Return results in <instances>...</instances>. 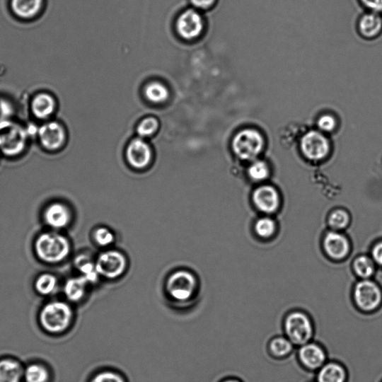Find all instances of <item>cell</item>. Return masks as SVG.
<instances>
[{
	"instance_id": "d6a6232c",
	"label": "cell",
	"mask_w": 382,
	"mask_h": 382,
	"mask_svg": "<svg viewBox=\"0 0 382 382\" xmlns=\"http://www.w3.org/2000/svg\"><path fill=\"white\" fill-rule=\"evenodd\" d=\"M349 222L348 214L342 210L334 212L330 217V224L334 229H342L347 226Z\"/></svg>"
},
{
	"instance_id": "f546056e",
	"label": "cell",
	"mask_w": 382,
	"mask_h": 382,
	"mask_svg": "<svg viewBox=\"0 0 382 382\" xmlns=\"http://www.w3.org/2000/svg\"><path fill=\"white\" fill-rule=\"evenodd\" d=\"M257 234L262 238H270L276 231L275 222L270 218L265 217L257 221L255 224Z\"/></svg>"
},
{
	"instance_id": "ac0fdd59",
	"label": "cell",
	"mask_w": 382,
	"mask_h": 382,
	"mask_svg": "<svg viewBox=\"0 0 382 382\" xmlns=\"http://www.w3.org/2000/svg\"><path fill=\"white\" fill-rule=\"evenodd\" d=\"M347 374L345 368L337 362L325 363L320 368L318 375V382H346Z\"/></svg>"
},
{
	"instance_id": "cb8c5ba5",
	"label": "cell",
	"mask_w": 382,
	"mask_h": 382,
	"mask_svg": "<svg viewBox=\"0 0 382 382\" xmlns=\"http://www.w3.org/2000/svg\"><path fill=\"white\" fill-rule=\"evenodd\" d=\"M145 96L150 102L160 104L168 100L169 91L166 86L154 81V83H150L146 86Z\"/></svg>"
},
{
	"instance_id": "8992f818",
	"label": "cell",
	"mask_w": 382,
	"mask_h": 382,
	"mask_svg": "<svg viewBox=\"0 0 382 382\" xmlns=\"http://www.w3.org/2000/svg\"><path fill=\"white\" fill-rule=\"evenodd\" d=\"M166 288L171 298L176 301L185 302L193 296L197 289V280L190 272L177 271L168 279Z\"/></svg>"
},
{
	"instance_id": "9c48e42d",
	"label": "cell",
	"mask_w": 382,
	"mask_h": 382,
	"mask_svg": "<svg viewBox=\"0 0 382 382\" xmlns=\"http://www.w3.org/2000/svg\"><path fill=\"white\" fill-rule=\"evenodd\" d=\"M127 265L126 257L117 251L102 253L96 262L99 275L109 279L120 277L125 272Z\"/></svg>"
},
{
	"instance_id": "836d02e7",
	"label": "cell",
	"mask_w": 382,
	"mask_h": 382,
	"mask_svg": "<svg viewBox=\"0 0 382 382\" xmlns=\"http://www.w3.org/2000/svg\"><path fill=\"white\" fill-rule=\"evenodd\" d=\"M317 125L319 131L321 132L330 133L336 129L337 122L336 118L333 115L325 114L321 115L318 118Z\"/></svg>"
},
{
	"instance_id": "8fae6325",
	"label": "cell",
	"mask_w": 382,
	"mask_h": 382,
	"mask_svg": "<svg viewBox=\"0 0 382 382\" xmlns=\"http://www.w3.org/2000/svg\"><path fill=\"white\" fill-rule=\"evenodd\" d=\"M152 150L141 139L132 140L127 149V158L129 165L135 169L146 168L152 161Z\"/></svg>"
},
{
	"instance_id": "4dcf8cb0",
	"label": "cell",
	"mask_w": 382,
	"mask_h": 382,
	"mask_svg": "<svg viewBox=\"0 0 382 382\" xmlns=\"http://www.w3.org/2000/svg\"><path fill=\"white\" fill-rule=\"evenodd\" d=\"M158 128V122L154 117L144 119L138 127V133L142 138L153 135Z\"/></svg>"
},
{
	"instance_id": "d6986e66",
	"label": "cell",
	"mask_w": 382,
	"mask_h": 382,
	"mask_svg": "<svg viewBox=\"0 0 382 382\" xmlns=\"http://www.w3.org/2000/svg\"><path fill=\"white\" fill-rule=\"evenodd\" d=\"M56 108V103L48 93H42L36 96L32 103L33 114L40 119L50 116Z\"/></svg>"
},
{
	"instance_id": "44dd1931",
	"label": "cell",
	"mask_w": 382,
	"mask_h": 382,
	"mask_svg": "<svg viewBox=\"0 0 382 382\" xmlns=\"http://www.w3.org/2000/svg\"><path fill=\"white\" fill-rule=\"evenodd\" d=\"M88 284L83 277L70 279L65 284L64 293L71 301H79L85 296Z\"/></svg>"
},
{
	"instance_id": "5b68a950",
	"label": "cell",
	"mask_w": 382,
	"mask_h": 382,
	"mask_svg": "<svg viewBox=\"0 0 382 382\" xmlns=\"http://www.w3.org/2000/svg\"><path fill=\"white\" fill-rule=\"evenodd\" d=\"M27 134L21 126L15 122H0V150L8 156H15L23 151Z\"/></svg>"
},
{
	"instance_id": "9a60e30c",
	"label": "cell",
	"mask_w": 382,
	"mask_h": 382,
	"mask_svg": "<svg viewBox=\"0 0 382 382\" xmlns=\"http://www.w3.org/2000/svg\"><path fill=\"white\" fill-rule=\"evenodd\" d=\"M253 202L255 207L265 213L274 212L279 207V197L274 187L262 186L254 191Z\"/></svg>"
},
{
	"instance_id": "484cf974",
	"label": "cell",
	"mask_w": 382,
	"mask_h": 382,
	"mask_svg": "<svg viewBox=\"0 0 382 382\" xmlns=\"http://www.w3.org/2000/svg\"><path fill=\"white\" fill-rule=\"evenodd\" d=\"M57 284L56 277L51 274H43L36 279L35 286L39 294L49 295L57 289Z\"/></svg>"
},
{
	"instance_id": "1f68e13d",
	"label": "cell",
	"mask_w": 382,
	"mask_h": 382,
	"mask_svg": "<svg viewBox=\"0 0 382 382\" xmlns=\"http://www.w3.org/2000/svg\"><path fill=\"white\" fill-rule=\"evenodd\" d=\"M93 238L96 242L102 247H107L112 244L115 240L114 234L110 229L105 227H100L96 229L93 233Z\"/></svg>"
},
{
	"instance_id": "8d00e7d4",
	"label": "cell",
	"mask_w": 382,
	"mask_h": 382,
	"mask_svg": "<svg viewBox=\"0 0 382 382\" xmlns=\"http://www.w3.org/2000/svg\"><path fill=\"white\" fill-rule=\"evenodd\" d=\"M374 260L380 265H382V242L376 244L373 250Z\"/></svg>"
},
{
	"instance_id": "74e56055",
	"label": "cell",
	"mask_w": 382,
	"mask_h": 382,
	"mask_svg": "<svg viewBox=\"0 0 382 382\" xmlns=\"http://www.w3.org/2000/svg\"><path fill=\"white\" fill-rule=\"evenodd\" d=\"M214 1L215 0H191L195 6L202 9L209 8Z\"/></svg>"
},
{
	"instance_id": "83f0119b",
	"label": "cell",
	"mask_w": 382,
	"mask_h": 382,
	"mask_svg": "<svg viewBox=\"0 0 382 382\" xmlns=\"http://www.w3.org/2000/svg\"><path fill=\"white\" fill-rule=\"evenodd\" d=\"M25 376L27 382H47L49 375L45 367L33 364L27 368Z\"/></svg>"
},
{
	"instance_id": "6da1fadb",
	"label": "cell",
	"mask_w": 382,
	"mask_h": 382,
	"mask_svg": "<svg viewBox=\"0 0 382 382\" xmlns=\"http://www.w3.org/2000/svg\"><path fill=\"white\" fill-rule=\"evenodd\" d=\"M71 243L64 236L48 231L40 234L35 242L36 255L42 262L48 264H58L69 255Z\"/></svg>"
},
{
	"instance_id": "2e32d148",
	"label": "cell",
	"mask_w": 382,
	"mask_h": 382,
	"mask_svg": "<svg viewBox=\"0 0 382 382\" xmlns=\"http://www.w3.org/2000/svg\"><path fill=\"white\" fill-rule=\"evenodd\" d=\"M324 248L327 254L334 259L344 258L349 251L348 240L342 235L330 233L324 240Z\"/></svg>"
},
{
	"instance_id": "7a4b0ae2",
	"label": "cell",
	"mask_w": 382,
	"mask_h": 382,
	"mask_svg": "<svg viewBox=\"0 0 382 382\" xmlns=\"http://www.w3.org/2000/svg\"><path fill=\"white\" fill-rule=\"evenodd\" d=\"M284 330L294 346H302L310 342L315 335L313 321L305 313L300 311L291 313L286 317Z\"/></svg>"
},
{
	"instance_id": "ba28073f",
	"label": "cell",
	"mask_w": 382,
	"mask_h": 382,
	"mask_svg": "<svg viewBox=\"0 0 382 382\" xmlns=\"http://www.w3.org/2000/svg\"><path fill=\"white\" fill-rule=\"evenodd\" d=\"M301 149L304 156L311 160H321L329 154L330 144L324 133L312 130L306 133L301 140Z\"/></svg>"
},
{
	"instance_id": "30bf717a",
	"label": "cell",
	"mask_w": 382,
	"mask_h": 382,
	"mask_svg": "<svg viewBox=\"0 0 382 382\" xmlns=\"http://www.w3.org/2000/svg\"><path fill=\"white\" fill-rule=\"evenodd\" d=\"M298 359L301 364L309 371H317L326 361L327 354L318 344L308 342L300 346L298 351Z\"/></svg>"
},
{
	"instance_id": "3957f363",
	"label": "cell",
	"mask_w": 382,
	"mask_h": 382,
	"mask_svg": "<svg viewBox=\"0 0 382 382\" xmlns=\"http://www.w3.org/2000/svg\"><path fill=\"white\" fill-rule=\"evenodd\" d=\"M73 317L71 307L62 302H52L45 306L40 313V322L44 328L52 333L64 331Z\"/></svg>"
},
{
	"instance_id": "4fadbf2b",
	"label": "cell",
	"mask_w": 382,
	"mask_h": 382,
	"mask_svg": "<svg viewBox=\"0 0 382 382\" xmlns=\"http://www.w3.org/2000/svg\"><path fill=\"white\" fill-rule=\"evenodd\" d=\"M72 214L65 204L59 202H52L44 212L46 224L54 230L66 228L71 221Z\"/></svg>"
},
{
	"instance_id": "e0dca14e",
	"label": "cell",
	"mask_w": 382,
	"mask_h": 382,
	"mask_svg": "<svg viewBox=\"0 0 382 382\" xmlns=\"http://www.w3.org/2000/svg\"><path fill=\"white\" fill-rule=\"evenodd\" d=\"M359 29L364 37L374 38L382 31V18L378 13H366L360 19Z\"/></svg>"
},
{
	"instance_id": "d4e9b609",
	"label": "cell",
	"mask_w": 382,
	"mask_h": 382,
	"mask_svg": "<svg viewBox=\"0 0 382 382\" xmlns=\"http://www.w3.org/2000/svg\"><path fill=\"white\" fill-rule=\"evenodd\" d=\"M76 266L81 272V277L85 278L89 284L98 281L100 275L97 267L87 257H79L76 260Z\"/></svg>"
},
{
	"instance_id": "f1b7e54d",
	"label": "cell",
	"mask_w": 382,
	"mask_h": 382,
	"mask_svg": "<svg viewBox=\"0 0 382 382\" xmlns=\"http://www.w3.org/2000/svg\"><path fill=\"white\" fill-rule=\"evenodd\" d=\"M248 173L252 180L260 182L267 178L269 168L265 162L256 161L252 163Z\"/></svg>"
},
{
	"instance_id": "4316f807",
	"label": "cell",
	"mask_w": 382,
	"mask_h": 382,
	"mask_svg": "<svg viewBox=\"0 0 382 382\" xmlns=\"http://www.w3.org/2000/svg\"><path fill=\"white\" fill-rule=\"evenodd\" d=\"M354 270L363 279L371 277L375 271L374 261L366 256H361L354 261Z\"/></svg>"
},
{
	"instance_id": "ffe728a7",
	"label": "cell",
	"mask_w": 382,
	"mask_h": 382,
	"mask_svg": "<svg viewBox=\"0 0 382 382\" xmlns=\"http://www.w3.org/2000/svg\"><path fill=\"white\" fill-rule=\"evenodd\" d=\"M43 0H11L12 10L23 18L34 17L42 8Z\"/></svg>"
},
{
	"instance_id": "f35d334b",
	"label": "cell",
	"mask_w": 382,
	"mask_h": 382,
	"mask_svg": "<svg viewBox=\"0 0 382 382\" xmlns=\"http://www.w3.org/2000/svg\"><path fill=\"white\" fill-rule=\"evenodd\" d=\"M223 382H241V381L237 379L231 378V379L224 380Z\"/></svg>"
},
{
	"instance_id": "277c9868",
	"label": "cell",
	"mask_w": 382,
	"mask_h": 382,
	"mask_svg": "<svg viewBox=\"0 0 382 382\" xmlns=\"http://www.w3.org/2000/svg\"><path fill=\"white\" fill-rule=\"evenodd\" d=\"M265 146L262 134L255 129H244L236 134L233 141L236 155L242 160L250 161L260 154Z\"/></svg>"
},
{
	"instance_id": "5bb4252c",
	"label": "cell",
	"mask_w": 382,
	"mask_h": 382,
	"mask_svg": "<svg viewBox=\"0 0 382 382\" xmlns=\"http://www.w3.org/2000/svg\"><path fill=\"white\" fill-rule=\"evenodd\" d=\"M39 139L42 146L48 150H57L62 146L66 134L63 127L57 122H51L40 127Z\"/></svg>"
},
{
	"instance_id": "d590c367",
	"label": "cell",
	"mask_w": 382,
	"mask_h": 382,
	"mask_svg": "<svg viewBox=\"0 0 382 382\" xmlns=\"http://www.w3.org/2000/svg\"><path fill=\"white\" fill-rule=\"evenodd\" d=\"M361 2L372 12H382V0H361Z\"/></svg>"
},
{
	"instance_id": "52a82bcc",
	"label": "cell",
	"mask_w": 382,
	"mask_h": 382,
	"mask_svg": "<svg viewBox=\"0 0 382 382\" xmlns=\"http://www.w3.org/2000/svg\"><path fill=\"white\" fill-rule=\"evenodd\" d=\"M354 303L363 311H373L381 303L382 294L378 286L369 280L360 282L354 291Z\"/></svg>"
},
{
	"instance_id": "7c38bea8",
	"label": "cell",
	"mask_w": 382,
	"mask_h": 382,
	"mask_svg": "<svg viewBox=\"0 0 382 382\" xmlns=\"http://www.w3.org/2000/svg\"><path fill=\"white\" fill-rule=\"evenodd\" d=\"M177 31L180 36L187 40H192L202 33L204 28L203 20L199 13L195 10H187L182 13L177 21Z\"/></svg>"
},
{
	"instance_id": "e575fe53",
	"label": "cell",
	"mask_w": 382,
	"mask_h": 382,
	"mask_svg": "<svg viewBox=\"0 0 382 382\" xmlns=\"http://www.w3.org/2000/svg\"><path fill=\"white\" fill-rule=\"evenodd\" d=\"M91 382H126L120 374L112 371H104L95 376Z\"/></svg>"
},
{
	"instance_id": "603a6c76",
	"label": "cell",
	"mask_w": 382,
	"mask_h": 382,
	"mask_svg": "<svg viewBox=\"0 0 382 382\" xmlns=\"http://www.w3.org/2000/svg\"><path fill=\"white\" fill-rule=\"evenodd\" d=\"M21 369L15 361H0V382H20Z\"/></svg>"
},
{
	"instance_id": "7402d4cb",
	"label": "cell",
	"mask_w": 382,
	"mask_h": 382,
	"mask_svg": "<svg viewBox=\"0 0 382 382\" xmlns=\"http://www.w3.org/2000/svg\"><path fill=\"white\" fill-rule=\"evenodd\" d=\"M294 345L286 337L277 336L270 340L269 349L272 357L279 359L288 357L293 352Z\"/></svg>"
}]
</instances>
